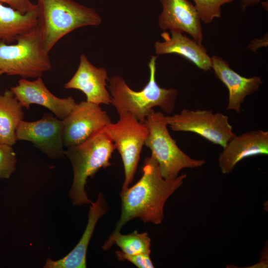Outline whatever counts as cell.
<instances>
[{
  "mask_svg": "<svg viewBox=\"0 0 268 268\" xmlns=\"http://www.w3.org/2000/svg\"><path fill=\"white\" fill-rule=\"evenodd\" d=\"M2 74H3V73L0 70V75H1Z\"/></svg>",
  "mask_w": 268,
  "mask_h": 268,
  "instance_id": "obj_27",
  "label": "cell"
},
{
  "mask_svg": "<svg viewBox=\"0 0 268 268\" xmlns=\"http://www.w3.org/2000/svg\"><path fill=\"white\" fill-rule=\"evenodd\" d=\"M262 0H242L241 4V9L245 11L248 7L257 4Z\"/></svg>",
  "mask_w": 268,
  "mask_h": 268,
  "instance_id": "obj_26",
  "label": "cell"
},
{
  "mask_svg": "<svg viewBox=\"0 0 268 268\" xmlns=\"http://www.w3.org/2000/svg\"><path fill=\"white\" fill-rule=\"evenodd\" d=\"M15 44L0 42V70L23 78L41 77L52 68L40 31L36 27L19 36Z\"/></svg>",
  "mask_w": 268,
  "mask_h": 268,
  "instance_id": "obj_5",
  "label": "cell"
},
{
  "mask_svg": "<svg viewBox=\"0 0 268 268\" xmlns=\"http://www.w3.org/2000/svg\"><path fill=\"white\" fill-rule=\"evenodd\" d=\"M148 134L144 145L151 151L157 162L161 176L168 180L176 179L185 168H196L205 163L203 159H194L184 152L170 135L165 116L152 110L145 122Z\"/></svg>",
  "mask_w": 268,
  "mask_h": 268,
  "instance_id": "obj_6",
  "label": "cell"
},
{
  "mask_svg": "<svg viewBox=\"0 0 268 268\" xmlns=\"http://www.w3.org/2000/svg\"><path fill=\"white\" fill-rule=\"evenodd\" d=\"M212 67L215 76L227 87L228 101L227 110L240 113L241 105L248 96L258 91L263 83L261 77H245L232 69L222 58L216 55L211 57Z\"/></svg>",
  "mask_w": 268,
  "mask_h": 268,
  "instance_id": "obj_15",
  "label": "cell"
},
{
  "mask_svg": "<svg viewBox=\"0 0 268 268\" xmlns=\"http://www.w3.org/2000/svg\"><path fill=\"white\" fill-rule=\"evenodd\" d=\"M0 3H6L9 7L22 14H26L36 10V4L30 0H0Z\"/></svg>",
  "mask_w": 268,
  "mask_h": 268,
  "instance_id": "obj_24",
  "label": "cell"
},
{
  "mask_svg": "<svg viewBox=\"0 0 268 268\" xmlns=\"http://www.w3.org/2000/svg\"><path fill=\"white\" fill-rule=\"evenodd\" d=\"M171 35L166 31L161 33L163 39L156 41L154 49L157 55L176 54L182 56L195 65L199 68L207 71L211 70V57L202 44L197 43L183 33L172 31Z\"/></svg>",
  "mask_w": 268,
  "mask_h": 268,
  "instance_id": "obj_16",
  "label": "cell"
},
{
  "mask_svg": "<svg viewBox=\"0 0 268 268\" xmlns=\"http://www.w3.org/2000/svg\"><path fill=\"white\" fill-rule=\"evenodd\" d=\"M201 21L205 24L212 22L221 15V6L234 0H193Z\"/></svg>",
  "mask_w": 268,
  "mask_h": 268,
  "instance_id": "obj_21",
  "label": "cell"
},
{
  "mask_svg": "<svg viewBox=\"0 0 268 268\" xmlns=\"http://www.w3.org/2000/svg\"><path fill=\"white\" fill-rule=\"evenodd\" d=\"M115 254L120 261H128L138 268H154L150 254L127 255L118 250L115 252Z\"/></svg>",
  "mask_w": 268,
  "mask_h": 268,
  "instance_id": "obj_23",
  "label": "cell"
},
{
  "mask_svg": "<svg viewBox=\"0 0 268 268\" xmlns=\"http://www.w3.org/2000/svg\"><path fill=\"white\" fill-rule=\"evenodd\" d=\"M102 129L83 142L67 147L65 150V155L69 160L73 172V182L69 193L73 205L91 204L92 201L85 190L87 179L93 177L100 169L111 165L110 160L116 148Z\"/></svg>",
  "mask_w": 268,
  "mask_h": 268,
  "instance_id": "obj_4",
  "label": "cell"
},
{
  "mask_svg": "<svg viewBox=\"0 0 268 268\" xmlns=\"http://www.w3.org/2000/svg\"><path fill=\"white\" fill-rule=\"evenodd\" d=\"M119 119L102 130L113 141L123 163L125 180L122 191L133 182L140 159V155L148 134L145 123L138 121L132 114L124 112L119 114Z\"/></svg>",
  "mask_w": 268,
  "mask_h": 268,
  "instance_id": "obj_7",
  "label": "cell"
},
{
  "mask_svg": "<svg viewBox=\"0 0 268 268\" xmlns=\"http://www.w3.org/2000/svg\"><path fill=\"white\" fill-rule=\"evenodd\" d=\"M142 172V176L134 186L121 191V215L112 233L120 232L126 223L135 218L144 223H161L166 201L187 177L183 174L173 180L163 178L152 156L145 158Z\"/></svg>",
  "mask_w": 268,
  "mask_h": 268,
  "instance_id": "obj_1",
  "label": "cell"
},
{
  "mask_svg": "<svg viewBox=\"0 0 268 268\" xmlns=\"http://www.w3.org/2000/svg\"><path fill=\"white\" fill-rule=\"evenodd\" d=\"M114 244L127 255L150 254L151 240L147 233H139L134 230L130 234L123 235L120 232L112 233L102 247L107 251Z\"/></svg>",
  "mask_w": 268,
  "mask_h": 268,
  "instance_id": "obj_20",
  "label": "cell"
},
{
  "mask_svg": "<svg viewBox=\"0 0 268 268\" xmlns=\"http://www.w3.org/2000/svg\"><path fill=\"white\" fill-rule=\"evenodd\" d=\"M37 26L36 10L22 14L0 3V42L10 44Z\"/></svg>",
  "mask_w": 268,
  "mask_h": 268,
  "instance_id": "obj_19",
  "label": "cell"
},
{
  "mask_svg": "<svg viewBox=\"0 0 268 268\" xmlns=\"http://www.w3.org/2000/svg\"><path fill=\"white\" fill-rule=\"evenodd\" d=\"M162 7L158 25L163 31L185 32L201 44L203 35L201 20L195 6L188 0H159Z\"/></svg>",
  "mask_w": 268,
  "mask_h": 268,
  "instance_id": "obj_12",
  "label": "cell"
},
{
  "mask_svg": "<svg viewBox=\"0 0 268 268\" xmlns=\"http://www.w3.org/2000/svg\"><path fill=\"white\" fill-rule=\"evenodd\" d=\"M16 156L11 146L0 143V179H8L16 169Z\"/></svg>",
  "mask_w": 268,
  "mask_h": 268,
  "instance_id": "obj_22",
  "label": "cell"
},
{
  "mask_svg": "<svg viewBox=\"0 0 268 268\" xmlns=\"http://www.w3.org/2000/svg\"><path fill=\"white\" fill-rule=\"evenodd\" d=\"M157 56H152L148 62L149 77L147 84L139 91L132 89L119 75L109 79L108 90L111 104L119 114L127 112L138 121L145 123L147 116L155 107L166 113H172L178 95L177 89L161 87L156 80V61Z\"/></svg>",
  "mask_w": 268,
  "mask_h": 268,
  "instance_id": "obj_2",
  "label": "cell"
},
{
  "mask_svg": "<svg viewBox=\"0 0 268 268\" xmlns=\"http://www.w3.org/2000/svg\"><path fill=\"white\" fill-rule=\"evenodd\" d=\"M36 4L37 27L48 53L60 39L76 29L102 22L94 8L73 0H37Z\"/></svg>",
  "mask_w": 268,
  "mask_h": 268,
  "instance_id": "obj_3",
  "label": "cell"
},
{
  "mask_svg": "<svg viewBox=\"0 0 268 268\" xmlns=\"http://www.w3.org/2000/svg\"><path fill=\"white\" fill-rule=\"evenodd\" d=\"M64 146L80 144L96 131L112 123L107 113L99 105L82 101L62 120Z\"/></svg>",
  "mask_w": 268,
  "mask_h": 268,
  "instance_id": "obj_10",
  "label": "cell"
},
{
  "mask_svg": "<svg viewBox=\"0 0 268 268\" xmlns=\"http://www.w3.org/2000/svg\"><path fill=\"white\" fill-rule=\"evenodd\" d=\"M22 107L11 91L0 95V143L13 146L16 142V131L23 120Z\"/></svg>",
  "mask_w": 268,
  "mask_h": 268,
  "instance_id": "obj_18",
  "label": "cell"
},
{
  "mask_svg": "<svg viewBox=\"0 0 268 268\" xmlns=\"http://www.w3.org/2000/svg\"><path fill=\"white\" fill-rule=\"evenodd\" d=\"M10 90L22 107L29 110L31 104H38L47 108L62 120L70 113L77 104L72 97L60 98L54 95L47 88L41 77L33 81L22 78Z\"/></svg>",
  "mask_w": 268,
  "mask_h": 268,
  "instance_id": "obj_11",
  "label": "cell"
},
{
  "mask_svg": "<svg viewBox=\"0 0 268 268\" xmlns=\"http://www.w3.org/2000/svg\"><path fill=\"white\" fill-rule=\"evenodd\" d=\"M108 206L103 195L99 193L96 201L91 202L88 222L83 234L75 247L65 257L57 261L47 259L45 268H86L88 244L99 219L106 213Z\"/></svg>",
  "mask_w": 268,
  "mask_h": 268,
  "instance_id": "obj_17",
  "label": "cell"
},
{
  "mask_svg": "<svg viewBox=\"0 0 268 268\" xmlns=\"http://www.w3.org/2000/svg\"><path fill=\"white\" fill-rule=\"evenodd\" d=\"M165 120L174 132L194 133L222 147L235 134L228 116L211 110L184 109L179 114L165 116Z\"/></svg>",
  "mask_w": 268,
  "mask_h": 268,
  "instance_id": "obj_8",
  "label": "cell"
},
{
  "mask_svg": "<svg viewBox=\"0 0 268 268\" xmlns=\"http://www.w3.org/2000/svg\"><path fill=\"white\" fill-rule=\"evenodd\" d=\"M268 34H265L262 38L258 39L256 38L251 41L248 45V48L253 52H256L257 50L261 47H268Z\"/></svg>",
  "mask_w": 268,
  "mask_h": 268,
  "instance_id": "obj_25",
  "label": "cell"
},
{
  "mask_svg": "<svg viewBox=\"0 0 268 268\" xmlns=\"http://www.w3.org/2000/svg\"><path fill=\"white\" fill-rule=\"evenodd\" d=\"M222 148L218 158V166L222 174H228L244 158L268 154V131L253 130L235 134Z\"/></svg>",
  "mask_w": 268,
  "mask_h": 268,
  "instance_id": "obj_13",
  "label": "cell"
},
{
  "mask_svg": "<svg viewBox=\"0 0 268 268\" xmlns=\"http://www.w3.org/2000/svg\"><path fill=\"white\" fill-rule=\"evenodd\" d=\"M17 140L29 141L51 159L62 158L64 149L62 120L50 113L44 114L39 120L22 121L16 131Z\"/></svg>",
  "mask_w": 268,
  "mask_h": 268,
  "instance_id": "obj_9",
  "label": "cell"
},
{
  "mask_svg": "<svg viewBox=\"0 0 268 268\" xmlns=\"http://www.w3.org/2000/svg\"><path fill=\"white\" fill-rule=\"evenodd\" d=\"M109 80L107 70L97 67L81 54L78 67L70 79L65 85L66 89H74L82 91L86 100L97 105L111 104V95L106 88Z\"/></svg>",
  "mask_w": 268,
  "mask_h": 268,
  "instance_id": "obj_14",
  "label": "cell"
}]
</instances>
